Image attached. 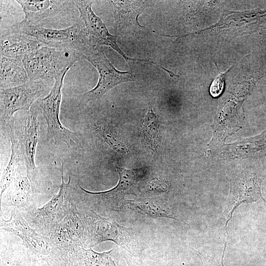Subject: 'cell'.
Instances as JSON below:
<instances>
[{"instance_id": "11", "label": "cell", "mask_w": 266, "mask_h": 266, "mask_svg": "<svg viewBox=\"0 0 266 266\" xmlns=\"http://www.w3.org/2000/svg\"><path fill=\"white\" fill-rule=\"evenodd\" d=\"M0 229L19 237L27 247L38 256L47 258L51 254V246L46 239L38 234L16 209H12L9 220L1 218Z\"/></svg>"}, {"instance_id": "3", "label": "cell", "mask_w": 266, "mask_h": 266, "mask_svg": "<svg viewBox=\"0 0 266 266\" xmlns=\"http://www.w3.org/2000/svg\"><path fill=\"white\" fill-rule=\"evenodd\" d=\"M81 54L77 51L44 46L27 56L23 63L30 80L55 81L75 63Z\"/></svg>"}, {"instance_id": "27", "label": "cell", "mask_w": 266, "mask_h": 266, "mask_svg": "<svg viewBox=\"0 0 266 266\" xmlns=\"http://www.w3.org/2000/svg\"><path fill=\"white\" fill-rule=\"evenodd\" d=\"M124 258L129 266H146L142 262L137 260L129 254H125Z\"/></svg>"}, {"instance_id": "16", "label": "cell", "mask_w": 266, "mask_h": 266, "mask_svg": "<svg viewBox=\"0 0 266 266\" xmlns=\"http://www.w3.org/2000/svg\"><path fill=\"white\" fill-rule=\"evenodd\" d=\"M44 45L27 35L3 32L0 34V56L23 60Z\"/></svg>"}, {"instance_id": "7", "label": "cell", "mask_w": 266, "mask_h": 266, "mask_svg": "<svg viewBox=\"0 0 266 266\" xmlns=\"http://www.w3.org/2000/svg\"><path fill=\"white\" fill-rule=\"evenodd\" d=\"M64 168L62 162V182L58 193L41 207H33L27 212L28 223L43 237L53 226L66 216L73 204L79 203L70 189V176L67 182H65Z\"/></svg>"}, {"instance_id": "6", "label": "cell", "mask_w": 266, "mask_h": 266, "mask_svg": "<svg viewBox=\"0 0 266 266\" xmlns=\"http://www.w3.org/2000/svg\"><path fill=\"white\" fill-rule=\"evenodd\" d=\"M69 69H67L55 79L54 84L49 93L36 101L42 111L47 125L46 138L54 140L55 144L64 143L70 148H77V134L66 128L59 117L62 101V89L64 79Z\"/></svg>"}, {"instance_id": "8", "label": "cell", "mask_w": 266, "mask_h": 266, "mask_svg": "<svg viewBox=\"0 0 266 266\" xmlns=\"http://www.w3.org/2000/svg\"><path fill=\"white\" fill-rule=\"evenodd\" d=\"M55 81H31L15 87L1 89L0 120L7 124L19 111L29 112L33 103L50 92Z\"/></svg>"}, {"instance_id": "20", "label": "cell", "mask_w": 266, "mask_h": 266, "mask_svg": "<svg viewBox=\"0 0 266 266\" xmlns=\"http://www.w3.org/2000/svg\"><path fill=\"white\" fill-rule=\"evenodd\" d=\"M113 250L99 253L83 247L69 259L68 266H117L110 256Z\"/></svg>"}, {"instance_id": "19", "label": "cell", "mask_w": 266, "mask_h": 266, "mask_svg": "<svg viewBox=\"0 0 266 266\" xmlns=\"http://www.w3.org/2000/svg\"><path fill=\"white\" fill-rule=\"evenodd\" d=\"M8 126L11 142V154L8 163L2 173L0 179V200L3 193L13 182L19 167L22 163H24L21 156L19 143L16 138L13 120L10 122Z\"/></svg>"}, {"instance_id": "25", "label": "cell", "mask_w": 266, "mask_h": 266, "mask_svg": "<svg viewBox=\"0 0 266 266\" xmlns=\"http://www.w3.org/2000/svg\"><path fill=\"white\" fill-rule=\"evenodd\" d=\"M49 266H68V261L61 256L52 254L46 259Z\"/></svg>"}, {"instance_id": "24", "label": "cell", "mask_w": 266, "mask_h": 266, "mask_svg": "<svg viewBox=\"0 0 266 266\" xmlns=\"http://www.w3.org/2000/svg\"><path fill=\"white\" fill-rule=\"evenodd\" d=\"M226 72L221 73L212 82L210 87V93L213 97H218L222 92L224 88V76Z\"/></svg>"}, {"instance_id": "15", "label": "cell", "mask_w": 266, "mask_h": 266, "mask_svg": "<svg viewBox=\"0 0 266 266\" xmlns=\"http://www.w3.org/2000/svg\"><path fill=\"white\" fill-rule=\"evenodd\" d=\"M25 14L23 23L36 26L41 21L61 13L73 0H17Z\"/></svg>"}, {"instance_id": "18", "label": "cell", "mask_w": 266, "mask_h": 266, "mask_svg": "<svg viewBox=\"0 0 266 266\" xmlns=\"http://www.w3.org/2000/svg\"><path fill=\"white\" fill-rule=\"evenodd\" d=\"M23 165L20 166L11 184L8 199L10 204L16 208H27V211L34 207L32 204L31 192L32 186L27 172L24 173Z\"/></svg>"}, {"instance_id": "5", "label": "cell", "mask_w": 266, "mask_h": 266, "mask_svg": "<svg viewBox=\"0 0 266 266\" xmlns=\"http://www.w3.org/2000/svg\"><path fill=\"white\" fill-rule=\"evenodd\" d=\"M77 203L72 205L66 216L58 222L44 237L52 252L68 259L81 248H87L85 230L77 209Z\"/></svg>"}, {"instance_id": "1", "label": "cell", "mask_w": 266, "mask_h": 266, "mask_svg": "<svg viewBox=\"0 0 266 266\" xmlns=\"http://www.w3.org/2000/svg\"><path fill=\"white\" fill-rule=\"evenodd\" d=\"M79 215L87 237V247L111 241L133 255L138 249L137 237L133 230L119 224L110 217L102 216L83 202L77 205Z\"/></svg>"}, {"instance_id": "22", "label": "cell", "mask_w": 266, "mask_h": 266, "mask_svg": "<svg viewBox=\"0 0 266 266\" xmlns=\"http://www.w3.org/2000/svg\"><path fill=\"white\" fill-rule=\"evenodd\" d=\"M145 139L149 147L157 152L159 145V120L152 109L145 114L142 122Z\"/></svg>"}, {"instance_id": "4", "label": "cell", "mask_w": 266, "mask_h": 266, "mask_svg": "<svg viewBox=\"0 0 266 266\" xmlns=\"http://www.w3.org/2000/svg\"><path fill=\"white\" fill-rule=\"evenodd\" d=\"M119 181L113 188L105 191L92 192L83 188L79 184L73 187L74 194L79 202H83L96 211H120L126 204L125 197L136 194L134 172L131 169L116 166Z\"/></svg>"}, {"instance_id": "2", "label": "cell", "mask_w": 266, "mask_h": 266, "mask_svg": "<svg viewBox=\"0 0 266 266\" xmlns=\"http://www.w3.org/2000/svg\"><path fill=\"white\" fill-rule=\"evenodd\" d=\"M3 32L17 33L33 37L44 46L59 49H72L81 56L92 46L89 42L85 27L82 22H75L64 29H53L26 24L22 21L9 27Z\"/></svg>"}, {"instance_id": "17", "label": "cell", "mask_w": 266, "mask_h": 266, "mask_svg": "<svg viewBox=\"0 0 266 266\" xmlns=\"http://www.w3.org/2000/svg\"><path fill=\"white\" fill-rule=\"evenodd\" d=\"M29 81L22 60L0 56V90L19 86Z\"/></svg>"}, {"instance_id": "26", "label": "cell", "mask_w": 266, "mask_h": 266, "mask_svg": "<svg viewBox=\"0 0 266 266\" xmlns=\"http://www.w3.org/2000/svg\"><path fill=\"white\" fill-rule=\"evenodd\" d=\"M226 247V243L225 244L224 251L221 259L219 260H210L207 261L201 260L202 262V266H224V257L225 255V251Z\"/></svg>"}, {"instance_id": "9", "label": "cell", "mask_w": 266, "mask_h": 266, "mask_svg": "<svg viewBox=\"0 0 266 266\" xmlns=\"http://www.w3.org/2000/svg\"><path fill=\"white\" fill-rule=\"evenodd\" d=\"M81 58L88 61L95 66L99 74L97 85L85 92L82 99L85 103L100 98L115 86L136 80V75L130 71H121L115 68L107 59L103 50L99 47H90L82 55Z\"/></svg>"}, {"instance_id": "23", "label": "cell", "mask_w": 266, "mask_h": 266, "mask_svg": "<svg viewBox=\"0 0 266 266\" xmlns=\"http://www.w3.org/2000/svg\"><path fill=\"white\" fill-rule=\"evenodd\" d=\"M96 129L104 140L115 151L125 155L130 152L126 146L122 143L108 128L102 125H96Z\"/></svg>"}, {"instance_id": "10", "label": "cell", "mask_w": 266, "mask_h": 266, "mask_svg": "<svg viewBox=\"0 0 266 266\" xmlns=\"http://www.w3.org/2000/svg\"><path fill=\"white\" fill-rule=\"evenodd\" d=\"M74 6L78 10L81 20L86 29L90 45L94 47L106 45L114 49L126 60L149 62L147 60L135 59L129 58L121 50L117 43V35L110 34L105 24L93 11V0H73Z\"/></svg>"}, {"instance_id": "14", "label": "cell", "mask_w": 266, "mask_h": 266, "mask_svg": "<svg viewBox=\"0 0 266 266\" xmlns=\"http://www.w3.org/2000/svg\"><path fill=\"white\" fill-rule=\"evenodd\" d=\"M117 32H135L143 26L138 21L139 15L149 5L151 1L109 0Z\"/></svg>"}, {"instance_id": "12", "label": "cell", "mask_w": 266, "mask_h": 266, "mask_svg": "<svg viewBox=\"0 0 266 266\" xmlns=\"http://www.w3.org/2000/svg\"><path fill=\"white\" fill-rule=\"evenodd\" d=\"M262 200L266 202L261 192V181L256 175L252 173H242L235 177L231 184V189L227 209V225L232 218L235 209L244 203L256 202Z\"/></svg>"}, {"instance_id": "13", "label": "cell", "mask_w": 266, "mask_h": 266, "mask_svg": "<svg viewBox=\"0 0 266 266\" xmlns=\"http://www.w3.org/2000/svg\"><path fill=\"white\" fill-rule=\"evenodd\" d=\"M35 103L36 106H32L25 118L22 135V146L20 145L27 174L32 184V189L37 172L35 157L39 126L37 120L39 108L36 101Z\"/></svg>"}, {"instance_id": "21", "label": "cell", "mask_w": 266, "mask_h": 266, "mask_svg": "<svg viewBox=\"0 0 266 266\" xmlns=\"http://www.w3.org/2000/svg\"><path fill=\"white\" fill-rule=\"evenodd\" d=\"M129 204L148 216L153 218H166L180 221L171 212L168 205L161 200L148 199L142 200H126Z\"/></svg>"}]
</instances>
